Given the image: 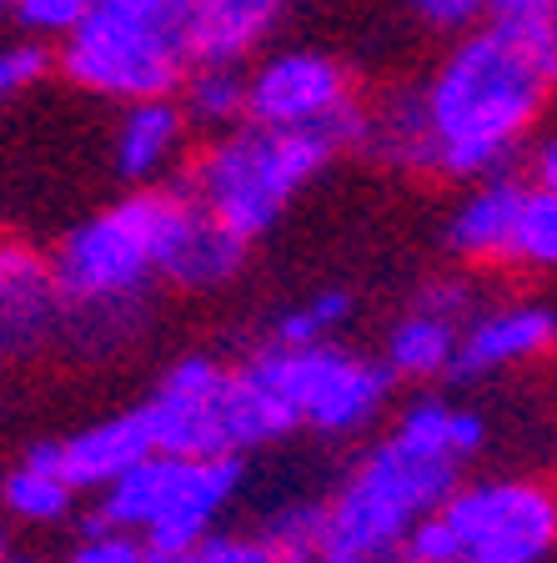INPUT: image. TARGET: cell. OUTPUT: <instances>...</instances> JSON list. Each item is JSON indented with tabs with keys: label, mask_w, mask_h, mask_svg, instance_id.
<instances>
[{
	"label": "cell",
	"mask_w": 557,
	"mask_h": 563,
	"mask_svg": "<svg viewBox=\"0 0 557 563\" xmlns=\"http://www.w3.org/2000/svg\"><path fill=\"white\" fill-rule=\"evenodd\" d=\"M488 448V418L432 393L412 398L377 443L357 453L337 493L322 504L326 559H392L406 533L432 518L463 483V468Z\"/></svg>",
	"instance_id": "cell-1"
},
{
	"label": "cell",
	"mask_w": 557,
	"mask_h": 563,
	"mask_svg": "<svg viewBox=\"0 0 557 563\" xmlns=\"http://www.w3.org/2000/svg\"><path fill=\"white\" fill-rule=\"evenodd\" d=\"M547 96L553 86L543 81L512 25L482 21L477 31L447 41V51L417 81L432 181L472 187L512 172V162L537 136Z\"/></svg>",
	"instance_id": "cell-2"
},
{
	"label": "cell",
	"mask_w": 557,
	"mask_h": 563,
	"mask_svg": "<svg viewBox=\"0 0 557 563\" xmlns=\"http://www.w3.org/2000/svg\"><path fill=\"white\" fill-rule=\"evenodd\" d=\"M166 191H126L76 222L51 252L66 322L60 342L86 357L121 352L146 328V297L156 287V246H161Z\"/></svg>",
	"instance_id": "cell-3"
},
{
	"label": "cell",
	"mask_w": 557,
	"mask_h": 563,
	"mask_svg": "<svg viewBox=\"0 0 557 563\" xmlns=\"http://www.w3.org/2000/svg\"><path fill=\"white\" fill-rule=\"evenodd\" d=\"M337 156L342 152L332 136L242 121V126L201 141L176 187L201 211H211L232 236H242L252 246L287 217L291 201L302 197Z\"/></svg>",
	"instance_id": "cell-4"
},
{
	"label": "cell",
	"mask_w": 557,
	"mask_h": 563,
	"mask_svg": "<svg viewBox=\"0 0 557 563\" xmlns=\"http://www.w3.org/2000/svg\"><path fill=\"white\" fill-rule=\"evenodd\" d=\"M156 453L176 457H246L297 433L287 402L242 363L186 352L136 402Z\"/></svg>",
	"instance_id": "cell-5"
},
{
	"label": "cell",
	"mask_w": 557,
	"mask_h": 563,
	"mask_svg": "<svg viewBox=\"0 0 557 563\" xmlns=\"http://www.w3.org/2000/svg\"><path fill=\"white\" fill-rule=\"evenodd\" d=\"M56 70L111 106L176 96L191 76V0H91L60 41Z\"/></svg>",
	"instance_id": "cell-6"
},
{
	"label": "cell",
	"mask_w": 557,
	"mask_h": 563,
	"mask_svg": "<svg viewBox=\"0 0 557 563\" xmlns=\"http://www.w3.org/2000/svg\"><path fill=\"white\" fill-rule=\"evenodd\" d=\"M246 483V457L146 453L111 488L96 493V523L126 528L152 553H181L216 533Z\"/></svg>",
	"instance_id": "cell-7"
},
{
	"label": "cell",
	"mask_w": 557,
	"mask_h": 563,
	"mask_svg": "<svg viewBox=\"0 0 557 563\" xmlns=\"http://www.w3.org/2000/svg\"><path fill=\"white\" fill-rule=\"evenodd\" d=\"M242 367L287 402L297 433L307 428L322 438H361L367 428H377L397 387L382 357H367L342 342H316V347L261 342L242 357Z\"/></svg>",
	"instance_id": "cell-8"
},
{
	"label": "cell",
	"mask_w": 557,
	"mask_h": 563,
	"mask_svg": "<svg viewBox=\"0 0 557 563\" xmlns=\"http://www.w3.org/2000/svg\"><path fill=\"white\" fill-rule=\"evenodd\" d=\"M437 523L453 563H547L557 553V488L543 478L457 483Z\"/></svg>",
	"instance_id": "cell-9"
},
{
	"label": "cell",
	"mask_w": 557,
	"mask_h": 563,
	"mask_svg": "<svg viewBox=\"0 0 557 563\" xmlns=\"http://www.w3.org/2000/svg\"><path fill=\"white\" fill-rule=\"evenodd\" d=\"M361 86L337 56L312 46L267 51L246 66V121L277 131H316L337 152H357Z\"/></svg>",
	"instance_id": "cell-10"
},
{
	"label": "cell",
	"mask_w": 557,
	"mask_h": 563,
	"mask_svg": "<svg viewBox=\"0 0 557 563\" xmlns=\"http://www.w3.org/2000/svg\"><path fill=\"white\" fill-rule=\"evenodd\" d=\"M477 287L472 277H432L417 287V297L406 302V312L392 322L382 347V367L392 383H437L453 373L457 338L463 322L477 312Z\"/></svg>",
	"instance_id": "cell-11"
},
{
	"label": "cell",
	"mask_w": 557,
	"mask_h": 563,
	"mask_svg": "<svg viewBox=\"0 0 557 563\" xmlns=\"http://www.w3.org/2000/svg\"><path fill=\"white\" fill-rule=\"evenodd\" d=\"M252 246L232 236L226 227L201 211L181 187L166 191V217H161V246H156V282L171 292H221L246 272Z\"/></svg>",
	"instance_id": "cell-12"
},
{
	"label": "cell",
	"mask_w": 557,
	"mask_h": 563,
	"mask_svg": "<svg viewBox=\"0 0 557 563\" xmlns=\"http://www.w3.org/2000/svg\"><path fill=\"white\" fill-rule=\"evenodd\" d=\"M557 352V307L553 302H482L472 317L463 322L457 338V357H453V383H488L498 373L512 367L543 363Z\"/></svg>",
	"instance_id": "cell-13"
},
{
	"label": "cell",
	"mask_w": 557,
	"mask_h": 563,
	"mask_svg": "<svg viewBox=\"0 0 557 563\" xmlns=\"http://www.w3.org/2000/svg\"><path fill=\"white\" fill-rule=\"evenodd\" d=\"M66 302H60L51 257L25 242H0V367L31 363L60 338Z\"/></svg>",
	"instance_id": "cell-14"
},
{
	"label": "cell",
	"mask_w": 557,
	"mask_h": 563,
	"mask_svg": "<svg viewBox=\"0 0 557 563\" xmlns=\"http://www.w3.org/2000/svg\"><path fill=\"white\" fill-rule=\"evenodd\" d=\"M191 121L176 106V96H156V101H131L116 111V131H111V172L121 176L126 191H152L176 187L191 162Z\"/></svg>",
	"instance_id": "cell-15"
},
{
	"label": "cell",
	"mask_w": 557,
	"mask_h": 563,
	"mask_svg": "<svg viewBox=\"0 0 557 563\" xmlns=\"http://www.w3.org/2000/svg\"><path fill=\"white\" fill-rule=\"evenodd\" d=\"M527 181L523 176H488L463 187V197L453 201L447 222H442V246L457 267H508L512 257V232H517V211H523Z\"/></svg>",
	"instance_id": "cell-16"
},
{
	"label": "cell",
	"mask_w": 557,
	"mask_h": 563,
	"mask_svg": "<svg viewBox=\"0 0 557 563\" xmlns=\"http://www.w3.org/2000/svg\"><path fill=\"white\" fill-rule=\"evenodd\" d=\"M146 453H156V448H152V428H146L141 408L105 412V418L76 428L70 438H56V468L76 493L111 488Z\"/></svg>",
	"instance_id": "cell-17"
},
{
	"label": "cell",
	"mask_w": 557,
	"mask_h": 563,
	"mask_svg": "<svg viewBox=\"0 0 557 563\" xmlns=\"http://www.w3.org/2000/svg\"><path fill=\"white\" fill-rule=\"evenodd\" d=\"M291 0H191V60L252 66L287 25Z\"/></svg>",
	"instance_id": "cell-18"
},
{
	"label": "cell",
	"mask_w": 557,
	"mask_h": 563,
	"mask_svg": "<svg viewBox=\"0 0 557 563\" xmlns=\"http://www.w3.org/2000/svg\"><path fill=\"white\" fill-rule=\"evenodd\" d=\"M76 498L81 493L70 488L56 468V438L51 443H31L21 453V463L5 468V478H0V504L21 523H60V518H70Z\"/></svg>",
	"instance_id": "cell-19"
},
{
	"label": "cell",
	"mask_w": 557,
	"mask_h": 563,
	"mask_svg": "<svg viewBox=\"0 0 557 563\" xmlns=\"http://www.w3.org/2000/svg\"><path fill=\"white\" fill-rule=\"evenodd\" d=\"M191 131L221 136L246 121V66H191V76L176 91Z\"/></svg>",
	"instance_id": "cell-20"
},
{
	"label": "cell",
	"mask_w": 557,
	"mask_h": 563,
	"mask_svg": "<svg viewBox=\"0 0 557 563\" xmlns=\"http://www.w3.org/2000/svg\"><path fill=\"white\" fill-rule=\"evenodd\" d=\"M256 539L267 543V553L277 563H322L326 559V514L312 498L281 504L277 514H267Z\"/></svg>",
	"instance_id": "cell-21"
},
{
	"label": "cell",
	"mask_w": 557,
	"mask_h": 563,
	"mask_svg": "<svg viewBox=\"0 0 557 563\" xmlns=\"http://www.w3.org/2000/svg\"><path fill=\"white\" fill-rule=\"evenodd\" d=\"M347 322H352V292L326 287V292L287 307V312L271 322L267 342H277V347H316V342H337V332L347 328Z\"/></svg>",
	"instance_id": "cell-22"
},
{
	"label": "cell",
	"mask_w": 557,
	"mask_h": 563,
	"mask_svg": "<svg viewBox=\"0 0 557 563\" xmlns=\"http://www.w3.org/2000/svg\"><path fill=\"white\" fill-rule=\"evenodd\" d=\"M508 267L517 272H557V197L527 181L523 211H517V232H512Z\"/></svg>",
	"instance_id": "cell-23"
},
{
	"label": "cell",
	"mask_w": 557,
	"mask_h": 563,
	"mask_svg": "<svg viewBox=\"0 0 557 563\" xmlns=\"http://www.w3.org/2000/svg\"><path fill=\"white\" fill-rule=\"evenodd\" d=\"M86 5L91 0H5V21L25 35V41H41V46L56 51L76 25H81Z\"/></svg>",
	"instance_id": "cell-24"
},
{
	"label": "cell",
	"mask_w": 557,
	"mask_h": 563,
	"mask_svg": "<svg viewBox=\"0 0 557 563\" xmlns=\"http://www.w3.org/2000/svg\"><path fill=\"white\" fill-rule=\"evenodd\" d=\"M512 35L523 41L533 66L543 70V81L557 91V0H533V5L512 21Z\"/></svg>",
	"instance_id": "cell-25"
},
{
	"label": "cell",
	"mask_w": 557,
	"mask_h": 563,
	"mask_svg": "<svg viewBox=\"0 0 557 563\" xmlns=\"http://www.w3.org/2000/svg\"><path fill=\"white\" fill-rule=\"evenodd\" d=\"M46 70H56V56L41 41H5L0 46V106L25 96L35 81H46Z\"/></svg>",
	"instance_id": "cell-26"
},
{
	"label": "cell",
	"mask_w": 557,
	"mask_h": 563,
	"mask_svg": "<svg viewBox=\"0 0 557 563\" xmlns=\"http://www.w3.org/2000/svg\"><path fill=\"white\" fill-rule=\"evenodd\" d=\"M66 563H152V549L126 533V528H111V523H86V533L70 543Z\"/></svg>",
	"instance_id": "cell-27"
},
{
	"label": "cell",
	"mask_w": 557,
	"mask_h": 563,
	"mask_svg": "<svg viewBox=\"0 0 557 563\" xmlns=\"http://www.w3.org/2000/svg\"><path fill=\"white\" fill-rule=\"evenodd\" d=\"M402 11L412 15L422 31L457 41V35L477 31V25L488 21V0H402Z\"/></svg>",
	"instance_id": "cell-28"
},
{
	"label": "cell",
	"mask_w": 557,
	"mask_h": 563,
	"mask_svg": "<svg viewBox=\"0 0 557 563\" xmlns=\"http://www.w3.org/2000/svg\"><path fill=\"white\" fill-rule=\"evenodd\" d=\"M152 563H277L267 553V543L256 539H242V533H207L201 543L181 553H152Z\"/></svg>",
	"instance_id": "cell-29"
},
{
	"label": "cell",
	"mask_w": 557,
	"mask_h": 563,
	"mask_svg": "<svg viewBox=\"0 0 557 563\" xmlns=\"http://www.w3.org/2000/svg\"><path fill=\"white\" fill-rule=\"evenodd\" d=\"M527 181L557 197V136L533 141V152H527Z\"/></svg>",
	"instance_id": "cell-30"
},
{
	"label": "cell",
	"mask_w": 557,
	"mask_h": 563,
	"mask_svg": "<svg viewBox=\"0 0 557 563\" xmlns=\"http://www.w3.org/2000/svg\"><path fill=\"white\" fill-rule=\"evenodd\" d=\"M533 0H488V21H498V25H512L517 15L527 11Z\"/></svg>",
	"instance_id": "cell-31"
},
{
	"label": "cell",
	"mask_w": 557,
	"mask_h": 563,
	"mask_svg": "<svg viewBox=\"0 0 557 563\" xmlns=\"http://www.w3.org/2000/svg\"><path fill=\"white\" fill-rule=\"evenodd\" d=\"M0 563H41V559H35V553H21V549H5V559Z\"/></svg>",
	"instance_id": "cell-32"
},
{
	"label": "cell",
	"mask_w": 557,
	"mask_h": 563,
	"mask_svg": "<svg viewBox=\"0 0 557 563\" xmlns=\"http://www.w3.org/2000/svg\"><path fill=\"white\" fill-rule=\"evenodd\" d=\"M322 563H392V559H322Z\"/></svg>",
	"instance_id": "cell-33"
},
{
	"label": "cell",
	"mask_w": 557,
	"mask_h": 563,
	"mask_svg": "<svg viewBox=\"0 0 557 563\" xmlns=\"http://www.w3.org/2000/svg\"><path fill=\"white\" fill-rule=\"evenodd\" d=\"M0 21H5V0H0Z\"/></svg>",
	"instance_id": "cell-34"
}]
</instances>
